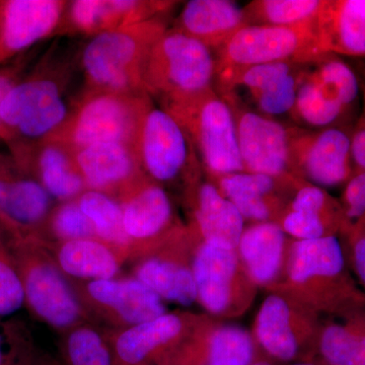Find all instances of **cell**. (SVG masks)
I'll list each match as a JSON object with an SVG mask.
<instances>
[{
    "mask_svg": "<svg viewBox=\"0 0 365 365\" xmlns=\"http://www.w3.org/2000/svg\"><path fill=\"white\" fill-rule=\"evenodd\" d=\"M167 29L165 20L158 18L91 38L81 58L85 90L146 93V61L155 41Z\"/></svg>",
    "mask_w": 365,
    "mask_h": 365,
    "instance_id": "cell-1",
    "label": "cell"
},
{
    "mask_svg": "<svg viewBox=\"0 0 365 365\" xmlns=\"http://www.w3.org/2000/svg\"><path fill=\"white\" fill-rule=\"evenodd\" d=\"M361 107L357 72L343 57L325 54L307 64L289 119L306 129L354 127Z\"/></svg>",
    "mask_w": 365,
    "mask_h": 365,
    "instance_id": "cell-2",
    "label": "cell"
},
{
    "mask_svg": "<svg viewBox=\"0 0 365 365\" xmlns=\"http://www.w3.org/2000/svg\"><path fill=\"white\" fill-rule=\"evenodd\" d=\"M215 79V53L186 34L168 28L148 55L144 90L165 107L213 90Z\"/></svg>",
    "mask_w": 365,
    "mask_h": 365,
    "instance_id": "cell-3",
    "label": "cell"
},
{
    "mask_svg": "<svg viewBox=\"0 0 365 365\" xmlns=\"http://www.w3.org/2000/svg\"><path fill=\"white\" fill-rule=\"evenodd\" d=\"M153 104L148 93L86 91L74 102L68 122L51 140L73 153L100 143H122L137 150L144 117Z\"/></svg>",
    "mask_w": 365,
    "mask_h": 365,
    "instance_id": "cell-4",
    "label": "cell"
},
{
    "mask_svg": "<svg viewBox=\"0 0 365 365\" xmlns=\"http://www.w3.org/2000/svg\"><path fill=\"white\" fill-rule=\"evenodd\" d=\"M64 69H42L19 81L0 107L4 138L21 137L33 143L51 140L66 127L74 103L66 97Z\"/></svg>",
    "mask_w": 365,
    "mask_h": 365,
    "instance_id": "cell-5",
    "label": "cell"
},
{
    "mask_svg": "<svg viewBox=\"0 0 365 365\" xmlns=\"http://www.w3.org/2000/svg\"><path fill=\"white\" fill-rule=\"evenodd\" d=\"M162 108L181 125L210 176L216 179L245 170L234 113L215 88Z\"/></svg>",
    "mask_w": 365,
    "mask_h": 365,
    "instance_id": "cell-6",
    "label": "cell"
},
{
    "mask_svg": "<svg viewBox=\"0 0 365 365\" xmlns=\"http://www.w3.org/2000/svg\"><path fill=\"white\" fill-rule=\"evenodd\" d=\"M309 63L278 62L217 74L215 90L232 109L281 121L294 110L297 88Z\"/></svg>",
    "mask_w": 365,
    "mask_h": 365,
    "instance_id": "cell-7",
    "label": "cell"
},
{
    "mask_svg": "<svg viewBox=\"0 0 365 365\" xmlns=\"http://www.w3.org/2000/svg\"><path fill=\"white\" fill-rule=\"evenodd\" d=\"M323 55L314 21L294 26H247L215 53V76L278 62L311 63Z\"/></svg>",
    "mask_w": 365,
    "mask_h": 365,
    "instance_id": "cell-8",
    "label": "cell"
},
{
    "mask_svg": "<svg viewBox=\"0 0 365 365\" xmlns=\"http://www.w3.org/2000/svg\"><path fill=\"white\" fill-rule=\"evenodd\" d=\"M352 130L345 127L306 129L289 125L290 167L319 188L347 184L356 174Z\"/></svg>",
    "mask_w": 365,
    "mask_h": 365,
    "instance_id": "cell-9",
    "label": "cell"
},
{
    "mask_svg": "<svg viewBox=\"0 0 365 365\" xmlns=\"http://www.w3.org/2000/svg\"><path fill=\"white\" fill-rule=\"evenodd\" d=\"M137 155L143 174L158 185L176 181L201 167L186 132L155 101L144 117Z\"/></svg>",
    "mask_w": 365,
    "mask_h": 365,
    "instance_id": "cell-10",
    "label": "cell"
},
{
    "mask_svg": "<svg viewBox=\"0 0 365 365\" xmlns=\"http://www.w3.org/2000/svg\"><path fill=\"white\" fill-rule=\"evenodd\" d=\"M232 111L244 170L277 179L294 178L290 167L289 125L247 110Z\"/></svg>",
    "mask_w": 365,
    "mask_h": 365,
    "instance_id": "cell-11",
    "label": "cell"
},
{
    "mask_svg": "<svg viewBox=\"0 0 365 365\" xmlns=\"http://www.w3.org/2000/svg\"><path fill=\"white\" fill-rule=\"evenodd\" d=\"M176 1L73 0L67 1L57 34L93 38L100 34L163 18Z\"/></svg>",
    "mask_w": 365,
    "mask_h": 365,
    "instance_id": "cell-12",
    "label": "cell"
},
{
    "mask_svg": "<svg viewBox=\"0 0 365 365\" xmlns=\"http://www.w3.org/2000/svg\"><path fill=\"white\" fill-rule=\"evenodd\" d=\"M66 6L63 0L0 2V64L55 35Z\"/></svg>",
    "mask_w": 365,
    "mask_h": 365,
    "instance_id": "cell-13",
    "label": "cell"
},
{
    "mask_svg": "<svg viewBox=\"0 0 365 365\" xmlns=\"http://www.w3.org/2000/svg\"><path fill=\"white\" fill-rule=\"evenodd\" d=\"M314 29L322 54L365 60V0H322Z\"/></svg>",
    "mask_w": 365,
    "mask_h": 365,
    "instance_id": "cell-14",
    "label": "cell"
},
{
    "mask_svg": "<svg viewBox=\"0 0 365 365\" xmlns=\"http://www.w3.org/2000/svg\"><path fill=\"white\" fill-rule=\"evenodd\" d=\"M86 188L106 193L122 189L128 193L145 175L135 148L122 143H100L74 153Z\"/></svg>",
    "mask_w": 365,
    "mask_h": 365,
    "instance_id": "cell-15",
    "label": "cell"
},
{
    "mask_svg": "<svg viewBox=\"0 0 365 365\" xmlns=\"http://www.w3.org/2000/svg\"><path fill=\"white\" fill-rule=\"evenodd\" d=\"M345 265L339 239L336 235H326L294 242L288 259L287 271L294 282L304 283L319 278L350 299L365 304L364 295L348 279Z\"/></svg>",
    "mask_w": 365,
    "mask_h": 365,
    "instance_id": "cell-16",
    "label": "cell"
},
{
    "mask_svg": "<svg viewBox=\"0 0 365 365\" xmlns=\"http://www.w3.org/2000/svg\"><path fill=\"white\" fill-rule=\"evenodd\" d=\"M249 26L244 7L230 0H191L182 6L172 29L202 43L213 53Z\"/></svg>",
    "mask_w": 365,
    "mask_h": 365,
    "instance_id": "cell-17",
    "label": "cell"
},
{
    "mask_svg": "<svg viewBox=\"0 0 365 365\" xmlns=\"http://www.w3.org/2000/svg\"><path fill=\"white\" fill-rule=\"evenodd\" d=\"M237 258L235 249L204 242L193 264L197 299L208 312L222 314L230 306Z\"/></svg>",
    "mask_w": 365,
    "mask_h": 365,
    "instance_id": "cell-18",
    "label": "cell"
},
{
    "mask_svg": "<svg viewBox=\"0 0 365 365\" xmlns=\"http://www.w3.org/2000/svg\"><path fill=\"white\" fill-rule=\"evenodd\" d=\"M24 284L29 304L50 325L66 328L78 319L81 309L78 300L52 266H33L26 272Z\"/></svg>",
    "mask_w": 365,
    "mask_h": 365,
    "instance_id": "cell-19",
    "label": "cell"
},
{
    "mask_svg": "<svg viewBox=\"0 0 365 365\" xmlns=\"http://www.w3.org/2000/svg\"><path fill=\"white\" fill-rule=\"evenodd\" d=\"M88 290L93 299L133 326L165 314L162 299L138 279L93 280Z\"/></svg>",
    "mask_w": 365,
    "mask_h": 365,
    "instance_id": "cell-20",
    "label": "cell"
},
{
    "mask_svg": "<svg viewBox=\"0 0 365 365\" xmlns=\"http://www.w3.org/2000/svg\"><path fill=\"white\" fill-rule=\"evenodd\" d=\"M145 178L128 193L123 208V222L130 239L155 237L167 227L173 216V206L162 185Z\"/></svg>",
    "mask_w": 365,
    "mask_h": 365,
    "instance_id": "cell-21",
    "label": "cell"
},
{
    "mask_svg": "<svg viewBox=\"0 0 365 365\" xmlns=\"http://www.w3.org/2000/svg\"><path fill=\"white\" fill-rule=\"evenodd\" d=\"M195 220L205 242L237 248L244 217L215 184L204 182L197 189Z\"/></svg>",
    "mask_w": 365,
    "mask_h": 365,
    "instance_id": "cell-22",
    "label": "cell"
},
{
    "mask_svg": "<svg viewBox=\"0 0 365 365\" xmlns=\"http://www.w3.org/2000/svg\"><path fill=\"white\" fill-rule=\"evenodd\" d=\"M284 242V230L275 222H258L244 230L237 248L255 282L267 284L277 276L282 263Z\"/></svg>",
    "mask_w": 365,
    "mask_h": 365,
    "instance_id": "cell-23",
    "label": "cell"
},
{
    "mask_svg": "<svg viewBox=\"0 0 365 365\" xmlns=\"http://www.w3.org/2000/svg\"><path fill=\"white\" fill-rule=\"evenodd\" d=\"M35 165L39 182L53 198L71 201L86 188L73 151L58 140H46L36 146Z\"/></svg>",
    "mask_w": 365,
    "mask_h": 365,
    "instance_id": "cell-24",
    "label": "cell"
},
{
    "mask_svg": "<svg viewBox=\"0 0 365 365\" xmlns=\"http://www.w3.org/2000/svg\"><path fill=\"white\" fill-rule=\"evenodd\" d=\"M281 180L285 179L242 170L216 178L217 184L215 186L225 198L234 204L244 220L265 222L272 215L268 197Z\"/></svg>",
    "mask_w": 365,
    "mask_h": 365,
    "instance_id": "cell-25",
    "label": "cell"
},
{
    "mask_svg": "<svg viewBox=\"0 0 365 365\" xmlns=\"http://www.w3.org/2000/svg\"><path fill=\"white\" fill-rule=\"evenodd\" d=\"M181 330L182 321L175 314H163L137 324L118 338V356L127 364H140L153 350L177 337Z\"/></svg>",
    "mask_w": 365,
    "mask_h": 365,
    "instance_id": "cell-26",
    "label": "cell"
},
{
    "mask_svg": "<svg viewBox=\"0 0 365 365\" xmlns=\"http://www.w3.org/2000/svg\"><path fill=\"white\" fill-rule=\"evenodd\" d=\"M50 198L44 187L35 180H4L0 186V215L16 225H37L49 211Z\"/></svg>",
    "mask_w": 365,
    "mask_h": 365,
    "instance_id": "cell-27",
    "label": "cell"
},
{
    "mask_svg": "<svg viewBox=\"0 0 365 365\" xmlns=\"http://www.w3.org/2000/svg\"><path fill=\"white\" fill-rule=\"evenodd\" d=\"M256 335L266 351L276 359L290 360L297 352L290 311L282 297L270 295L264 300L256 321Z\"/></svg>",
    "mask_w": 365,
    "mask_h": 365,
    "instance_id": "cell-28",
    "label": "cell"
},
{
    "mask_svg": "<svg viewBox=\"0 0 365 365\" xmlns=\"http://www.w3.org/2000/svg\"><path fill=\"white\" fill-rule=\"evenodd\" d=\"M137 278L160 299L185 307L197 299L193 273L178 264L158 259L146 261L137 271Z\"/></svg>",
    "mask_w": 365,
    "mask_h": 365,
    "instance_id": "cell-29",
    "label": "cell"
},
{
    "mask_svg": "<svg viewBox=\"0 0 365 365\" xmlns=\"http://www.w3.org/2000/svg\"><path fill=\"white\" fill-rule=\"evenodd\" d=\"M59 263L66 273L93 280L112 279L118 271L112 252L91 239L66 242L60 250Z\"/></svg>",
    "mask_w": 365,
    "mask_h": 365,
    "instance_id": "cell-30",
    "label": "cell"
},
{
    "mask_svg": "<svg viewBox=\"0 0 365 365\" xmlns=\"http://www.w3.org/2000/svg\"><path fill=\"white\" fill-rule=\"evenodd\" d=\"M322 0H254L244 6L249 26H294L311 23Z\"/></svg>",
    "mask_w": 365,
    "mask_h": 365,
    "instance_id": "cell-31",
    "label": "cell"
},
{
    "mask_svg": "<svg viewBox=\"0 0 365 365\" xmlns=\"http://www.w3.org/2000/svg\"><path fill=\"white\" fill-rule=\"evenodd\" d=\"M78 203L90 220L96 235L113 244L124 245L130 240L124 227L123 208L108 194L102 192H83Z\"/></svg>",
    "mask_w": 365,
    "mask_h": 365,
    "instance_id": "cell-32",
    "label": "cell"
},
{
    "mask_svg": "<svg viewBox=\"0 0 365 365\" xmlns=\"http://www.w3.org/2000/svg\"><path fill=\"white\" fill-rule=\"evenodd\" d=\"M359 314L348 323L326 327L319 340V350L329 365H345L365 335V316Z\"/></svg>",
    "mask_w": 365,
    "mask_h": 365,
    "instance_id": "cell-33",
    "label": "cell"
},
{
    "mask_svg": "<svg viewBox=\"0 0 365 365\" xmlns=\"http://www.w3.org/2000/svg\"><path fill=\"white\" fill-rule=\"evenodd\" d=\"M253 351V343L244 329L222 327L211 337L206 365H250Z\"/></svg>",
    "mask_w": 365,
    "mask_h": 365,
    "instance_id": "cell-34",
    "label": "cell"
},
{
    "mask_svg": "<svg viewBox=\"0 0 365 365\" xmlns=\"http://www.w3.org/2000/svg\"><path fill=\"white\" fill-rule=\"evenodd\" d=\"M67 350L71 365H112L102 338L91 329L74 331L69 337Z\"/></svg>",
    "mask_w": 365,
    "mask_h": 365,
    "instance_id": "cell-35",
    "label": "cell"
},
{
    "mask_svg": "<svg viewBox=\"0 0 365 365\" xmlns=\"http://www.w3.org/2000/svg\"><path fill=\"white\" fill-rule=\"evenodd\" d=\"M53 230L62 239H90L96 234L93 225L79 207L78 201H67L62 204L52 220Z\"/></svg>",
    "mask_w": 365,
    "mask_h": 365,
    "instance_id": "cell-36",
    "label": "cell"
},
{
    "mask_svg": "<svg viewBox=\"0 0 365 365\" xmlns=\"http://www.w3.org/2000/svg\"><path fill=\"white\" fill-rule=\"evenodd\" d=\"M342 206L344 232L365 230V172L356 173L346 184Z\"/></svg>",
    "mask_w": 365,
    "mask_h": 365,
    "instance_id": "cell-37",
    "label": "cell"
},
{
    "mask_svg": "<svg viewBox=\"0 0 365 365\" xmlns=\"http://www.w3.org/2000/svg\"><path fill=\"white\" fill-rule=\"evenodd\" d=\"M25 299L24 281L9 264L0 258V317L18 312Z\"/></svg>",
    "mask_w": 365,
    "mask_h": 365,
    "instance_id": "cell-38",
    "label": "cell"
},
{
    "mask_svg": "<svg viewBox=\"0 0 365 365\" xmlns=\"http://www.w3.org/2000/svg\"><path fill=\"white\" fill-rule=\"evenodd\" d=\"M361 86V107L352 130V153L356 173L365 172V83Z\"/></svg>",
    "mask_w": 365,
    "mask_h": 365,
    "instance_id": "cell-39",
    "label": "cell"
},
{
    "mask_svg": "<svg viewBox=\"0 0 365 365\" xmlns=\"http://www.w3.org/2000/svg\"><path fill=\"white\" fill-rule=\"evenodd\" d=\"M351 237V260L357 278L365 288V230H354Z\"/></svg>",
    "mask_w": 365,
    "mask_h": 365,
    "instance_id": "cell-40",
    "label": "cell"
},
{
    "mask_svg": "<svg viewBox=\"0 0 365 365\" xmlns=\"http://www.w3.org/2000/svg\"><path fill=\"white\" fill-rule=\"evenodd\" d=\"M19 81L18 74L16 69H6V71H0V107L4 103L7 93L14 88V85ZM0 136H4V129H2L1 122H0Z\"/></svg>",
    "mask_w": 365,
    "mask_h": 365,
    "instance_id": "cell-41",
    "label": "cell"
},
{
    "mask_svg": "<svg viewBox=\"0 0 365 365\" xmlns=\"http://www.w3.org/2000/svg\"><path fill=\"white\" fill-rule=\"evenodd\" d=\"M354 69L356 71L357 76H359L360 81H364L365 83V60H360Z\"/></svg>",
    "mask_w": 365,
    "mask_h": 365,
    "instance_id": "cell-42",
    "label": "cell"
},
{
    "mask_svg": "<svg viewBox=\"0 0 365 365\" xmlns=\"http://www.w3.org/2000/svg\"><path fill=\"white\" fill-rule=\"evenodd\" d=\"M0 365H4V353H2L1 341H0Z\"/></svg>",
    "mask_w": 365,
    "mask_h": 365,
    "instance_id": "cell-43",
    "label": "cell"
},
{
    "mask_svg": "<svg viewBox=\"0 0 365 365\" xmlns=\"http://www.w3.org/2000/svg\"><path fill=\"white\" fill-rule=\"evenodd\" d=\"M254 365H270V364H267V362H258V364H256Z\"/></svg>",
    "mask_w": 365,
    "mask_h": 365,
    "instance_id": "cell-44",
    "label": "cell"
},
{
    "mask_svg": "<svg viewBox=\"0 0 365 365\" xmlns=\"http://www.w3.org/2000/svg\"><path fill=\"white\" fill-rule=\"evenodd\" d=\"M294 365H314L312 364H294Z\"/></svg>",
    "mask_w": 365,
    "mask_h": 365,
    "instance_id": "cell-45",
    "label": "cell"
}]
</instances>
